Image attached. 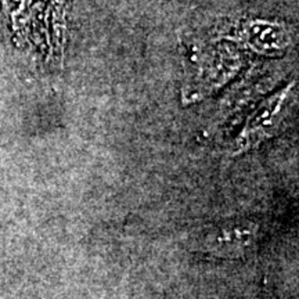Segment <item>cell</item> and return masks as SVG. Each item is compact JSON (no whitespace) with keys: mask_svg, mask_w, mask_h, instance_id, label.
<instances>
[{"mask_svg":"<svg viewBox=\"0 0 299 299\" xmlns=\"http://www.w3.org/2000/svg\"><path fill=\"white\" fill-rule=\"evenodd\" d=\"M291 87L292 83L265 101L262 107L247 122L242 133L238 137V146L241 151L258 146L260 141H263V139L272 136L273 130L281 121V112L284 110V104L288 98Z\"/></svg>","mask_w":299,"mask_h":299,"instance_id":"cell-1","label":"cell"}]
</instances>
